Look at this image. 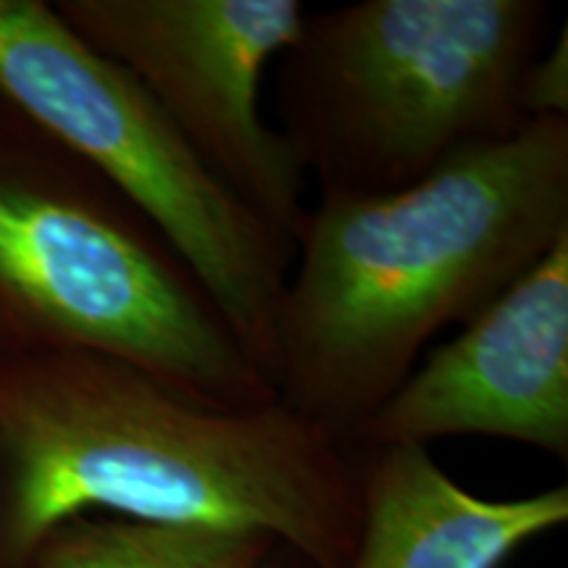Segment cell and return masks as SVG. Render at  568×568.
Here are the masks:
<instances>
[{"label": "cell", "instance_id": "obj_1", "mask_svg": "<svg viewBox=\"0 0 568 568\" xmlns=\"http://www.w3.org/2000/svg\"><path fill=\"white\" fill-rule=\"evenodd\" d=\"M90 514L261 531L311 568H351L361 529L351 453L280 403L224 410L95 351L0 361V568Z\"/></svg>", "mask_w": 568, "mask_h": 568}, {"label": "cell", "instance_id": "obj_2", "mask_svg": "<svg viewBox=\"0 0 568 568\" xmlns=\"http://www.w3.org/2000/svg\"><path fill=\"white\" fill-rule=\"evenodd\" d=\"M568 234V119L471 145L387 195H318L276 308V403L345 450L445 326Z\"/></svg>", "mask_w": 568, "mask_h": 568}, {"label": "cell", "instance_id": "obj_3", "mask_svg": "<svg viewBox=\"0 0 568 568\" xmlns=\"http://www.w3.org/2000/svg\"><path fill=\"white\" fill-rule=\"evenodd\" d=\"M45 351L116 355L224 410L276 403L166 237L0 95V361Z\"/></svg>", "mask_w": 568, "mask_h": 568}, {"label": "cell", "instance_id": "obj_4", "mask_svg": "<svg viewBox=\"0 0 568 568\" xmlns=\"http://www.w3.org/2000/svg\"><path fill=\"white\" fill-rule=\"evenodd\" d=\"M542 0H361L305 13L276 61L282 138L318 195H387L529 124Z\"/></svg>", "mask_w": 568, "mask_h": 568}, {"label": "cell", "instance_id": "obj_5", "mask_svg": "<svg viewBox=\"0 0 568 568\" xmlns=\"http://www.w3.org/2000/svg\"><path fill=\"white\" fill-rule=\"evenodd\" d=\"M0 95L166 237L268 379L295 247L193 151L151 92L84 42L53 3L0 0Z\"/></svg>", "mask_w": 568, "mask_h": 568}, {"label": "cell", "instance_id": "obj_6", "mask_svg": "<svg viewBox=\"0 0 568 568\" xmlns=\"http://www.w3.org/2000/svg\"><path fill=\"white\" fill-rule=\"evenodd\" d=\"M95 51L122 63L172 124L295 247L305 172L261 111V82L303 30L301 0H59Z\"/></svg>", "mask_w": 568, "mask_h": 568}, {"label": "cell", "instance_id": "obj_7", "mask_svg": "<svg viewBox=\"0 0 568 568\" xmlns=\"http://www.w3.org/2000/svg\"><path fill=\"white\" fill-rule=\"evenodd\" d=\"M447 437L508 439L568 460V234L416 364L353 447Z\"/></svg>", "mask_w": 568, "mask_h": 568}, {"label": "cell", "instance_id": "obj_8", "mask_svg": "<svg viewBox=\"0 0 568 568\" xmlns=\"http://www.w3.org/2000/svg\"><path fill=\"white\" fill-rule=\"evenodd\" d=\"M347 453L361 503L351 568H503L568 521L566 485L495 500L460 487L429 447L366 445Z\"/></svg>", "mask_w": 568, "mask_h": 568}, {"label": "cell", "instance_id": "obj_9", "mask_svg": "<svg viewBox=\"0 0 568 568\" xmlns=\"http://www.w3.org/2000/svg\"><path fill=\"white\" fill-rule=\"evenodd\" d=\"M276 548L251 529L90 514L53 529L34 568H264Z\"/></svg>", "mask_w": 568, "mask_h": 568}, {"label": "cell", "instance_id": "obj_10", "mask_svg": "<svg viewBox=\"0 0 568 568\" xmlns=\"http://www.w3.org/2000/svg\"><path fill=\"white\" fill-rule=\"evenodd\" d=\"M521 111L535 119H568V34L566 27L537 53L521 80Z\"/></svg>", "mask_w": 568, "mask_h": 568}, {"label": "cell", "instance_id": "obj_11", "mask_svg": "<svg viewBox=\"0 0 568 568\" xmlns=\"http://www.w3.org/2000/svg\"><path fill=\"white\" fill-rule=\"evenodd\" d=\"M264 568H311L305 560H301L295 556V552H290L287 548H276L272 556H268V560L264 564Z\"/></svg>", "mask_w": 568, "mask_h": 568}]
</instances>
